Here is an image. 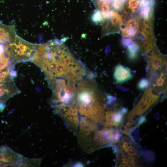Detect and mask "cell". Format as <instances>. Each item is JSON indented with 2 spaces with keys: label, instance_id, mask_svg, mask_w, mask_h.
<instances>
[{
  "label": "cell",
  "instance_id": "obj_1",
  "mask_svg": "<svg viewBox=\"0 0 167 167\" xmlns=\"http://www.w3.org/2000/svg\"><path fill=\"white\" fill-rule=\"evenodd\" d=\"M65 39L37 44L30 60L44 71L49 83L58 78L76 83L86 74L83 65L65 45Z\"/></svg>",
  "mask_w": 167,
  "mask_h": 167
},
{
  "label": "cell",
  "instance_id": "obj_2",
  "mask_svg": "<svg viewBox=\"0 0 167 167\" xmlns=\"http://www.w3.org/2000/svg\"><path fill=\"white\" fill-rule=\"evenodd\" d=\"M77 90L75 106L79 113L97 124L103 123L106 101L95 82L90 79L82 81Z\"/></svg>",
  "mask_w": 167,
  "mask_h": 167
},
{
  "label": "cell",
  "instance_id": "obj_3",
  "mask_svg": "<svg viewBox=\"0 0 167 167\" xmlns=\"http://www.w3.org/2000/svg\"><path fill=\"white\" fill-rule=\"evenodd\" d=\"M49 84L53 92L50 101L52 105L60 103L73 105L75 104L77 90L74 83L58 78Z\"/></svg>",
  "mask_w": 167,
  "mask_h": 167
},
{
  "label": "cell",
  "instance_id": "obj_4",
  "mask_svg": "<svg viewBox=\"0 0 167 167\" xmlns=\"http://www.w3.org/2000/svg\"><path fill=\"white\" fill-rule=\"evenodd\" d=\"M12 65L0 63V110L2 111L5 103L11 96L19 93L13 80L15 75Z\"/></svg>",
  "mask_w": 167,
  "mask_h": 167
},
{
  "label": "cell",
  "instance_id": "obj_5",
  "mask_svg": "<svg viewBox=\"0 0 167 167\" xmlns=\"http://www.w3.org/2000/svg\"><path fill=\"white\" fill-rule=\"evenodd\" d=\"M61 117L67 128L76 134L79 127L80 118L79 112L73 105L60 103L52 105Z\"/></svg>",
  "mask_w": 167,
  "mask_h": 167
},
{
  "label": "cell",
  "instance_id": "obj_6",
  "mask_svg": "<svg viewBox=\"0 0 167 167\" xmlns=\"http://www.w3.org/2000/svg\"><path fill=\"white\" fill-rule=\"evenodd\" d=\"M116 129L113 127H104L100 130L96 129L93 133L86 152L89 153L104 147L113 146L116 143Z\"/></svg>",
  "mask_w": 167,
  "mask_h": 167
},
{
  "label": "cell",
  "instance_id": "obj_7",
  "mask_svg": "<svg viewBox=\"0 0 167 167\" xmlns=\"http://www.w3.org/2000/svg\"><path fill=\"white\" fill-rule=\"evenodd\" d=\"M97 123L84 116L80 118L78 131L76 134L79 147L86 152L94 131L97 129Z\"/></svg>",
  "mask_w": 167,
  "mask_h": 167
},
{
  "label": "cell",
  "instance_id": "obj_8",
  "mask_svg": "<svg viewBox=\"0 0 167 167\" xmlns=\"http://www.w3.org/2000/svg\"><path fill=\"white\" fill-rule=\"evenodd\" d=\"M159 97V95L153 93L150 86L148 87L136 105L129 113L128 120L136 122V118H138L145 112L157 101Z\"/></svg>",
  "mask_w": 167,
  "mask_h": 167
},
{
  "label": "cell",
  "instance_id": "obj_9",
  "mask_svg": "<svg viewBox=\"0 0 167 167\" xmlns=\"http://www.w3.org/2000/svg\"><path fill=\"white\" fill-rule=\"evenodd\" d=\"M152 50L150 55H145L148 62L147 71L150 77L156 71L161 69L166 65L165 56L159 52L156 47L155 46Z\"/></svg>",
  "mask_w": 167,
  "mask_h": 167
},
{
  "label": "cell",
  "instance_id": "obj_10",
  "mask_svg": "<svg viewBox=\"0 0 167 167\" xmlns=\"http://www.w3.org/2000/svg\"><path fill=\"white\" fill-rule=\"evenodd\" d=\"M24 157L6 146L0 147V163L3 167L18 166Z\"/></svg>",
  "mask_w": 167,
  "mask_h": 167
},
{
  "label": "cell",
  "instance_id": "obj_11",
  "mask_svg": "<svg viewBox=\"0 0 167 167\" xmlns=\"http://www.w3.org/2000/svg\"><path fill=\"white\" fill-rule=\"evenodd\" d=\"M127 113L126 108L123 107L116 111L109 109L105 112V122H104L105 127H118L122 125L124 116Z\"/></svg>",
  "mask_w": 167,
  "mask_h": 167
},
{
  "label": "cell",
  "instance_id": "obj_12",
  "mask_svg": "<svg viewBox=\"0 0 167 167\" xmlns=\"http://www.w3.org/2000/svg\"><path fill=\"white\" fill-rule=\"evenodd\" d=\"M133 141L126 137L122 139L119 143L118 151L121 153L130 156H138L139 150Z\"/></svg>",
  "mask_w": 167,
  "mask_h": 167
},
{
  "label": "cell",
  "instance_id": "obj_13",
  "mask_svg": "<svg viewBox=\"0 0 167 167\" xmlns=\"http://www.w3.org/2000/svg\"><path fill=\"white\" fill-rule=\"evenodd\" d=\"M113 76L117 84H122L131 79L133 75L130 68L119 64L115 68Z\"/></svg>",
  "mask_w": 167,
  "mask_h": 167
},
{
  "label": "cell",
  "instance_id": "obj_14",
  "mask_svg": "<svg viewBox=\"0 0 167 167\" xmlns=\"http://www.w3.org/2000/svg\"><path fill=\"white\" fill-rule=\"evenodd\" d=\"M150 77L152 78L151 82L152 85V87H150L155 90H157V92H158L159 90H160V92H161V91L163 92V89L164 90V87L166 88V72L161 70L156 74H152Z\"/></svg>",
  "mask_w": 167,
  "mask_h": 167
},
{
  "label": "cell",
  "instance_id": "obj_15",
  "mask_svg": "<svg viewBox=\"0 0 167 167\" xmlns=\"http://www.w3.org/2000/svg\"><path fill=\"white\" fill-rule=\"evenodd\" d=\"M118 158L117 166L119 167H132L134 161L136 156H130L122 153Z\"/></svg>",
  "mask_w": 167,
  "mask_h": 167
},
{
  "label": "cell",
  "instance_id": "obj_16",
  "mask_svg": "<svg viewBox=\"0 0 167 167\" xmlns=\"http://www.w3.org/2000/svg\"><path fill=\"white\" fill-rule=\"evenodd\" d=\"M41 162V159H30L24 157L18 167L39 166Z\"/></svg>",
  "mask_w": 167,
  "mask_h": 167
},
{
  "label": "cell",
  "instance_id": "obj_17",
  "mask_svg": "<svg viewBox=\"0 0 167 167\" xmlns=\"http://www.w3.org/2000/svg\"><path fill=\"white\" fill-rule=\"evenodd\" d=\"M155 41L144 40L138 45L139 49L143 53L147 54L152 50L155 45Z\"/></svg>",
  "mask_w": 167,
  "mask_h": 167
},
{
  "label": "cell",
  "instance_id": "obj_18",
  "mask_svg": "<svg viewBox=\"0 0 167 167\" xmlns=\"http://www.w3.org/2000/svg\"><path fill=\"white\" fill-rule=\"evenodd\" d=\"M136 122L128 121L124 126L122 125L121 126L120 130L124 134L130 137L131 133L134 129L136 128Z\"/></svg>",
  "mask_w": 167,
  "mask_h": 167
},
{
  "label": "cell",
  "instance_id": "obj_19",
  "mask_svg": "<svg viewBox=\"0 0 167 167\" xmlns=\"http://www.w3.org/2000/svg\"><path fill=\"white\" fill-rule=\"evenodd\" d=\"M129 57L131 60L135 59L137 56L139 49L138 45L134 42L127 46Z\"/></svg>",
  "mask_w": 167,
  "mask_h": 167
},
{
  "label": "cell",
  "instance_id": "obj_20",
  "mask_svg": "<svg viewBox=\"0 0 167 167\" xmlns=\"http://www.w3.org/2000/svg\"><path fill=\"white\" fill-rule=\"evenodd\" d=\"M140 154L146 160L148 161H153L154 159V153L150 151L143 150L140 152Z\"/></svg>",
  "mask_w": 167,
  "mask_h": 167
},
{
  "label": "cell",
  "instance_id": "obj_21",
  "mask_svg": "<svg viewBox=\"0 0 167 167\" xmlns=\"http://www.w3.org/2000/svg\"><path fill=\"white\" fill-rule=\"evenodd\" d=\"M150 83V82L148 79L142 78L138 82L137 85V88L139 90H144L148 87Z\"/></svg>",
  "mask_w": 167,
  "mask_h": 167
},
{
  "label": "cell",
  "instance_id": "obj_22",
  "mask_svg": "<svg viewBox=\"0 0 167 167\" xmlns=\"http://www.w3.org/2000/svg\"><path fill=\"white\" fill-rule=\"evenodd\" d=\"M128 33L129 37H133L135 36L137 31L138 29L135 28L128 27Z\"/></svg>",
  "mask_w": 167,
  "mask_h": 167
},
{
  "label": "cell",
  "instance_id": "obj_23",
  "mask_svg": "<svg viewBox=\"0 0 167 167\" xmlns=\"http://www.w3.org/2000/svg\"><path fill=\"white\" fill-rule=\"evenodd\" d=\"M122 44L124 46H127L128 45L133 42L131 38H124L122 40Z\"/></svg>",
  "mask_w": 167,
  "mask_h": 167
},
{
  "label": "cell",
  "instance_id": "obj_24",
  "mask_svg": "<svg viewBox=\"0 0 167 167\" xmlns=\"http://www.w3.org/2000/svg\"><path fill=\"white\" fill-rule=\"evenodd\" d=\"M146 121V117L144 116H141L139 118L137 123L136 128L138 127L139 126L143 124Z\"/></svg>",
  "mask_w": 167,
  "mask_h": 167
},
{
  "label": "cell",
  "instance_id": "obj_25",
  "mask_svg": "<svg viewBox=\"0 0 167 167\" xmlns=\"http://www.w3.org/2000/svg\"><path fill=\"white\" fill-rule=\"evenodd\" d=\"M142 165L141 161L135 157L132 164V167H141Z\"/></svg>",
  "mask_w": 167,
  "mask_h": 167
},
{
  "label": "cell",
  "instance_id": "obj_26",
  "mask_svg": "<svg viewBox=\"0 0 167 167\" xmlns=\"http://www.w3.org/2000/svg\"><path fill=\"white\" fill-rule=\"evenodd\" d=\"M73 166L74 167H81L83 166V165L82 163H81L79 162L75 163Z\"/></svg>",
  "mask_w": 167,
  "mask_h": 167
}]
</instances>
